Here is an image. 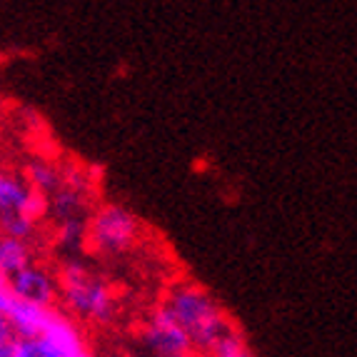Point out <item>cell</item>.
I'll list each match as a JSON object with an SVG mask.
<instances>
[{
  "label": "cell",
  "mask_w": 357,
  "mask_h": 357,
  "mask_svg": "<svg viewBox=\"0 0 357 357\" xmlns=\"http://www.w3.org/2000/svg\"><path fill=\"white\" fill-rule=\"evenodd\" d=\"M143 342L153 352V357H188L192 347V340L170 317L165 307H160L145 322Z\"/></svg>",
  "instance_id": "4"
},
{
  "label": "cell",
  "mask_w": 357,
  "mask_h": 357,
  "mask_svg": "<svg viewBox=\"0 0 357 357\" xmlns=\"http://www.w3.org/2000/svg\"><path fill=\"white\" fill-rule=\"evenodd\" d=\"M43 213V197L30 183H23L15 175L0 173V218L3 215H28L38 220Z\"/></svg>",
  "instance_id": "5"
},
{
  "label": "cell",
  "mask_w": 357,
  "mask_h": 357,
  "mask_svg": "<svg viewBox=\"0 0 357 357\" xmlns=\"http://www.w3.org/2000/svg\"><path fill=\"white\" fill-rule=\"evenodd\" d=\"M8 285L10 290L18 295L20 300H28V303H36V305H53L55 295H58V282L50 278L45 270L40 268H23L20 273L10 275L8 278Z\"/></svg>",
  "instance_id": "6"
},
{
  "label": "cell",
  "mask_w": 357,
  "mask_h": 357,
  "mask_svg": "<svg viewBox=\"0 0 357 357\" xmlns=\"http://www.w3.org/2000/svg\"><path fill=\"white\" fill-rule=\"evenodd\" d=\"M162 307L188 333L192 345L205 347V350L227 330L222 310L215 305L208 292L195 285H178Z\"/></svg>",
  "instance_id": "1"
},
{
  "label": "cell",
  "mask_w": 357,
  "mask_h": 357,
  "mask_svg": "<svg viewBox=\"0 0 357 357\" xmlns=\"http://www.w3.org/2000/svg\"><path fill=\"white\" fill-rule=\"evenodd\" d=\"M30 265V250L23 238L0 235V273L10 278Z\"/></svg>",
  "instance_id": "8"
},
{
  "label": "cell",
  "mask_w": 357,
  "mask_h": 357,
  "mask_svg": "<svg viewBox=\"0 0 357 357\" xmlns=\"http://www.w3.org/2000/svg\"><path fill=\"white\" fill-rule=\"evenodd\" d=\"M88 240L107 255L126 252L137 240V218L123 205H102L88 222Z\"/></svg>",
  "instance_id": "3"
},
{
  "label": "cell",
  "mask_w": 357,
  "mask_h": 357,
  "mask_svg": "<svg viewBox=\"0 0 357 357\" xmlns=\"http://www.w3.org/2000/svg\"><path fill=\"white\" fill-rule=\"evenodd\" d=\"M18 357H88L83 337H20Z\"/></svg>",
  "instance_id": "7"
},
{
  "label": "cell",
  "mask_w": 357,
  "mask_h": 357,
  "mask_svg": "<svg viewBox=\"0 0 357 357\" xmlns=\"http://www.w3.org/2000/svg\"><path fill=\"white\" fill-rule=\"evenodd\" d=\"M58 290L66 305L85 320L105 322L113 315V292L105 282L80 265H66L60 273Z\"/></svg>",
  "instance_id": "2"
},
{
  "label": "cell",
  "mask_w": 357,
  "mask_h": 357,
  "mask_svg": "<svg viewBox=\"0 0 357 357\" xmlns=\"http://www.w3.org/2000/svg\"><path fill=\"white\" fill-rule=\"evenodd\" d=\"M15 340H18L15 328H13L10 320H8L6 315H0V345H13Z\"/></svg>",
  "instance_id": "11"
},
{
  "label": "cell",
  "mask_w": 357,
  "mask_h": 357,
  "mask_svg": "<svg viewBox=\"0 0 357 357\" xmlns=\"http://www.w3.org/2000/svg\"><path fill=\"white\" fill-rule=\"evenodd\" d=\"M38 192H45V190H58V170L53 165H45V162H36V165L30 167V180H28Z\"/></svg>",
  "instance_id": "10"
},
{
  "label": "cell",
  "mask_w": 357,
  "mask_h": 357,
  "mask_svg": "<svg viewBox=\"0 0 357 357\" xmlns=\"http://www.w3.org/2000/svg\"><path fill=\"white\" fill-rule=\"evenodd\" d=\"M0 280H6V275H3V273H0Z\"/></svg>",
  "instance_id": "13"
},
{
  "label": "cell",
  "mask_w": 357,
  "mask_h": 357,
  "mask_svg": "<svg viewBox=\"0 0 357 357\" xmlns=\"http://www.w3.org/2000/svg\"><path fill=\"white\" fill-rule=\"evenodd\" d=\"M18 342V340H15ZM0 345V357H18V345Z\"/></svg>",
  "instance_id": "12"
},
{
  "label": "cell",
  "mask_w": 357,
  "mask_h": 357,
  "mask_svg": "<svg viewBox=\"0 0 357 357\" xmlns=\"http://www.w3.org/2000/svg\"><path fill=\"white\" fill-rule=\"evenodd\" d=\"M208 352H210V357H252L248 342L230 328L215 340L213 345L208 347Z\"/></svg>",
  "instance_id": "9"
}]
</instances>
